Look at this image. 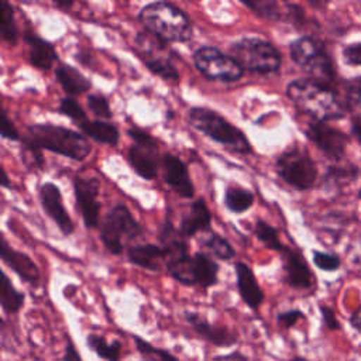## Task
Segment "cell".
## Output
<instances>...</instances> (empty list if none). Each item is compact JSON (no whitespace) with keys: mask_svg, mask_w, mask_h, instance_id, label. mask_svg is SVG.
Masks as SVG:
<instances>
[{"mask_svg":"<svg viewBox=\"0 0 361 361\" xmlns=\"http://www.w3.org/2000/svg\"><path fill=\"white\" fill-rule=\"evenodd\" d=\"M0 35L3 41L11 45H14L18 39V28L14 18V10L6 0H0Z\"/></svg>","mask_w":361,"mask_h":361,"instance_id":"f546056e","label":"cell"},{"mask_svg":"<svg viewBox=\"0 0 361 361\" xmlns=\"http://www.w3.org/2000/svg\"><path fill=\"white\" fill-rule=\"evenodd\" d=\"M0 134H1V137H3V138L11 140V141H18V140H20L18 131H17V128L14 127L13 121L8 118L7 111H6L4 109L1 110V118H0Z\"/></svg>","mask_w":361,"mask_h":361,"instance_id":"74e56055","label":"cell"},{"mask_svg":"<svg viewBox=\"0 0 361 361\" xmlns=\"http://www.w3.org/2000/svg\"><path fill=\"white\" fill-rule=\"evenodd\" d=\"M275 169L279 178L296 190L310 189L317 178L313 159L299 148H289L282 152L275 162Z\"/></svg>","mask_w":361,"mask_h":361,"instance_id":"ba28073f","label":"cell"},{"mask_svg":"<svg viewBox=\"0 0 361 361\" xmlns=\"http://www.w3.org/2000/svg\"><path fill=\"white\" fill-rule=\"evenodd\" d=\"M351 133L361 144V118H353L351 121Z\"/></svg>","mask_w":361,"mask_h":361,"instance_id":"ee69618b","label":"cell"},{"mask_svg":"<svg viewBox=\"0 0 361 361\" xmlns=\"http://www.w3.org/2000/svg\"><path fill=\"white\" fill-rule=\"evenodd\" d=\"M195 261V279L196 285L202 288H210L216 285L219 275V265L203 252L193 255Z\"/></svg>","mask_w":361,"mask_h":361,"instance_id":"484cf974","label":"cell"},{"mask_svg":"<svg viewBox=\"0 0 361 361\" xmlns=\"http://www.w3.org/2000/svg\"><path fill=\"white\" fill-rule=\"evenodd\" d=\"M289 361H309V360H306V358H303V357H293V358H290Z\"/></svg>","mask_w":361,"mask_h":361,"instance_id":"c3c4849f","label":"cell"},{"mask_svg":"<svg viewBox=\"0 0 361 361\" xmlns=\"http://www.w3.org/2000/svg\"><path fill=\"white\" fill-rule=\"evenodd\" d=\"M166 42L157 38L151 32H140L135 37V49L140 58L145 62L147 68L157 76L165 80H178L179 72L172 63L171 58L164 55L168 49Z\"/></svg>","mask_w":361,"mask_h":361,"instance_id":"30bf717a","label":"cell"},{"mask_svg":"<svg viewBox=\"0 0 361 361\" xmlns=\"http://www.w3.org/2000/svg\"><path fill=\"white\" fill-rule=\"evenodd\" d=\"M216 361H250L247 355H244L240 351H234L231 354L223 355V357H216Z\"/></svg>","mask_w":361,"mask_h":361,"instance_id":"7bdbcfd3","label":"cell"},{"mask_svg":"<svg viewBox=\"0 0 361 361\" xmlns=\"http://www.w3.org/2000/svg\"><path fill=\"white\" fill-rule=\"evenodd\" d=\"M303 317H305V314H303L300 310H298V309H290V310H286V312L279 313L278 317H276V320H278V323H279L283 329H290V327H293V326L298 323V320H300V319H303Z\"/></svg>","mask_w":361,"mask_h":361,"instance_id":"f35d334b","label":"cell"},{"mask_svg":"<svg viewBox=\"0 0 361 361\" xmlns=\"http://www.w3.org/2000/svg\"><path fill=\"white\" fill-rule=\"evenodd\" d=\"M164 179L165 182L182 197H192L195 195V186L190 180L188 166L185 162L173 154L166 152L162 158Z\"/></svg>","mask_w":361,"mask_h":361,"instance_id":"9a60e30c","label":"cell"},{"mask_svg":"<svg viewBox=\"0 0 361 361\" xmlns=\"http://www.w3.org/2000/svg\"><path fill=\"white\" fill-rule=\"evenodd\" d=\"M25 147L47 149L73 161H83L90 154V144L85 135L66 127L54 124H32L23 137Z\"/></svg>","mask_w":361,"mask_h":361,"instance_id":"7a4b0ae2","label":"cell"},{"mask_svg":"<svg viewBox=\"0 0 361 361\" xmlns=\"http://www.w3.org/2000/svg\"><path fill=\"white\" fill-rule=\"evenodd\" d=\"M255 235L257 238L269 250H275V251H282L285 248V245L281 243L278 231L275 227H272L271 224H268L267 221L258 219L255 223Z\"/></svg>","mask_w":361,"mask_h":361,"instance_id":"836d02e7","label":"cell"},{"mask_svg":"<svg viewBox=\"0 0 361 361\" xmlns=\"http://www.w3.org/2000/svg\"><path fill=\"white\" fill-rule=\"evenodd\" d=\"M25 42L28 45V59L30 62L41 69V71H48L52 68L55 61L58 59L55 48L41 37L27 32L25 34Z\"/></svg>","mask_w":361,"mask_h":361,"instance_id":"44dd1931","label":"cell"},{"mask_svg":"<svg viewBox=\"0 0 361 361\" xmlns=\"http://www.w3.org/2000/svg\"><path fill=\"white\" fill-rule=\"evenodd\" d=\"M24 293L17 290L6 272H1V283H0V305L7 314H16L24 305Z\"/></svg>","mask_w":361,"mask_h":361,"instance_id":"4316f807","label":"cell"},{"mask_svg":"<svg viewBox=\"0 0 361 361\" xmlns=\"http://www.w3.org/2000/svg\"><path fill=\"white\" fill-rule=\"evenodd\" d=\"M360 197H361V189H360Z\"/></svg>","mask_w":361,"mask_h":361,"instance_id":"681fc988","label":"cell"},{"mask_svg":"<svg viewBox=\"0 0 361 361\" xmlns=\"http://www.w3.org/2000/svg\"><path fill=\"white\" fill-rule=\"evenodd\" d=\"M86 345L104 361H121L123 358V343L120 340L109 343L104 336L89 333L86 337Z\"/></svg>","mask_w":361,"mask_h":361,"instance_id":"d4e9b609","label":"cell"},{"mask_svg":"<svg viewBox=\"0 0 361 361\" xmlns=\"http://www.w3.org/2000/svg\"><path fill=\"white\" fill-rule=\"evenodd\" d=\"M75 3L73 1H56V6L63 8V10H68L69 7H72Z\"/></svg>","mask_w":361,"mask_h":361,"instance_id":"7dc6e473","label":"cell"},{"mask_svg":"<svg viewBox=\"0 0 361 361\" xmlns=\"http://www.w3.org/2000/svg\"><path fill=\"white\" fill-rule=\"evenodd\" d=\"M100 182L94 178L78 176L73 180L76 207L82 214L86 227H97L100 220V202L97 199Z\"/></svg>","mask_w":361,"mask_h":361,"instance_id":"8fae6325","label":"cell"},{"mask_svg":"<svg viewBox=\"0 0 361 361\" xmlns=\"http://www.w3.org/2000/svg\"><path fill=\"white\" fill-rule=\"evenodd\" d=\"M343 56L351 65H361V42L347 45L343 49Z\"/></svg>","mask_w":361,"mask_h":361,"instance_id":"ab89813d","label":"cell"},{"mask_svg":"<svg viewBox=\"0 0 361 361\" xmlns=\"http://www.w3.org/2000/svg\"><path fill=\"white\" fill-rule=\"evenodd\" d=\"M202 244L207 251H210L219 259L228 261L235 255V251H234L233 245L224 237H221L217 233H210L209 235H206L202 240Z\"/></svg>","mask_w":361,"mask_h":361,"instance_id":"1f68e13d","label":"cell"},{"mask_svg":"<svg viewBox=\"0 0 361 361\" xmlns=\"http://www.w3.org/2000/svg\"><path fill=\"white\" fill-rule=\"evenodd\" d=\"M286 282L295 289H309L313 285V275L299 251L285 247L282 251Z\"/></svg>","mask_w":361,"mask_h":361,"instance_id":"e0dca14e","label":"cell"},{"mask_svg":"<svg viewBox=\"0 0 361 361\" xmlns=\"http://www.w3.org/2000/svg\"><path fill=\"white\" fill-rule=\"evenodd\" d=\"M306 137L329 158L340 159L345 152L348 138L334 127L320 121L309 123L305 128Z\"/></svg>","mask_w":361,"mask_h":361,"instance_id":"7c38bea8","label":"cell"},{"mask_svg":"<svg viewBox=\"0 0 361 361\" xmlns=\"http://www.w3.org/2000/svg\"><path fill=\"white\" fill-rule=\"evenodd\" d=\"M241 4H244L245 7L252 10L257 16L265 20L278 21V20L286 18V14H288V6H286V10H282V6L272 0H248V1H241Z\"/></svg>","mask_w":361,"mask_h":361,"instance_id":"f1b7e54d","label":"cell"},{"mask_svg":"<svg viewBox=\"0 0 361 361\" xmlns=\"http://www.w3.org/2000/svg\"><path fill=\"white\" fill-rule=\"evenodd\" d=\"M320 313H322L323 322L327 326V329H330V330H338L340 329V323H338L337 316H336V313L331 307H329L326 305H322L320 306Z\"/></svg>","mask_w":361,"mask_h":361,"instance_id":"60d3db41","label":"cell"},{"mask_svg":"<svg viewBox=\"0 0 361 361\" xmlns=\"http://www.w3.org/2000/svg\"><path fill=\"white\" fill-rule=\"evenodd\" d=\"M185 320L203 340L216 347H231L238 341V334L231 331L226 326H217L209 323L203 316L196 312H185Z\"/></svg>","mask_w":361,"mask_h":361,"instance_id":"5bb4252c","label":"cell"},{"mask_svg":"<svg viewBox=\"0 0 361 361\" xmlns=\"http://www.w3.org/2000/svg\"><path fill=\"white\" fill-rule=\"evenodd\" d=\"M39 200H41L42 209L55 221V224L58 226L61 233L66 237L71 235L75 230V226H73V221H72L69 213L66 212V209L63 206V200H62L59 188L52 182L44 183L39 188Z\"/></svg>","mask_w":361,"mask_h":361,"instance_id":"4fadbf2b","label":"cell"},{"mask_svg":"<svg viewBox=\"0 0 361 361\" xmlns=\"http://www.w3.org/2000/svg\"><path fill=\"white\" fill-rule=\"evenodd\" d=\"M235 278L237 289L243 302L252 310H257L264 302V292L257 282L252 269L244 262H235Z\"/></svg>","mask_w":361,"mask_h":361,"instance_id":"d6986e66","label":"cell"},{"mask_svg":"<svg viewBox=\"0 0 361 361\" xmlns=\"http://www.w3.org/2000/svg\"><path fill=\"white\" fill-rule=\"evenodd\" d=\"M230 52L243 69L261 75L276 72L282 63L279 51L258 37H244L234 41L230 45Z\"/></svg>","mask_w":361,"mask_h":361,"instance_id":"5b68a950","label":"cell"},{"mask_svg":"<svg viewBox=\"0 0 361 361\" xmlns=\"http://www.w3.org/2000/svg\"><path fill=\"white\" fill-rule=\"evenodd\" d=\"M193 62L196 69L207 79L219 82H235L238 80L244 69L234 61L231 55L221 52L214 47H200L193 54Z\"/></svg>","mask_w":361,"mask_h":361,"instance_id":"9c48e42d","label":"cell"},{"mask_svg":"<svg viewBox=\"0 0 361 361\" xmlns=\"http://www.w3.org/2000/svg\"><path fill=\"white\" fill-rule=\"evenodd\" d=\"M78 127L85 135L90 137L96 142L106 144L110 147H116L118 144L120 133H118V128L111 123H106L103 120L86 118L85 121L78 124Z\"/></svg>","mask_w":361,"mask_h":361,"instance_id":"cb8c5ba5","label":"cell"},{"mask_svg":"<svg viewBox=\"0 0 361 361\" xmlns=\"http://www.w3.org/2000/svg\"><path fill=\"white\" fill-rule=\"evenodd\" d=\"M286 94L296 109L314 121H330L344 116V107L337 94L326 85L314 79H296L286 87Z\"/></svg>","mask_w":361,"mask_h":361,"instance_id":"6da1fadb","label":"cell"},{"mask_svg":"<svg viewBox=\"0 0 361 361\" xmlns=\"http://www.w3.org/2000/svg\"><path fill=\"white\" fill-rule=\"evenodd\" d=\"M189 121L197 131L237 154L247 155L252 151L244 133L212 109L192 107L189 110Z\"/></svg>","mask_w":361,"mask_h":361,"instance_id":"277c9868","label":"cell"},{"mask_svg":"<svg viewBox=\"0 0 361 361\" xmlns=\"http://www.w3.org/2000/svg\"><path fill=\"white\" fill-rule=\"evenodd\" d=\"M58 110H59V113L68 116L72 121H75L76 126L87 118L83 109L80 107V104L73 97H69V96L61 99Z\"/></svg>","mask_w":361,"mask_h":361,"instance_id":"e575fe53","label":"cell"},{"mask_svg":"<svg viewBox=\"0 0 361 361\" xmlns=\"http://www.w3.org/2000/svg\"><path fill=\"white\" fill-rule=\"evenodd\" d=\"M55 76L68 96L82 94L92 87V83L86 76H83L78 69L66 63H59L56 66Z\"/></svg>","mask_w":361,"mask_h":361,"instance_id":"603a6c76","label":"cell"},{"mask_svg":"<svg viewBox=\"0 0 361 361\" xmlns=\"http://www.w3.org/2000/svg\"><path fill=\"white\" fill-rule=\"evenodd\" d=\"M141 25L165 42H185L193 35V25L183 10L172 3L154 1L138 13Z\"/></svg>","mask_w":361,"mask_h":361,"instance_id":"3957f363","label":"cell"},{"mask_svg":"<svg viewBox=\"0 0 361 361\" xmlns=\"http://www.w3.org/2000/svg\"><path fill=\"white\" fill-rule=\"evenodd\" d=\"M289 51L293 62L309 72L314 80L327 85L334 79L331 58L320 41L312 37H300L290 42Z\"/></svg>","mask_w":361,"mask_h":361,"instance_id":"52a82bcc","label":"cell"},{"mask_svg":"<svg viewBox=\"0 0 361 361\" xmlns=\"http://www.w3.org/2000/svg\"><path fill=\"white\" fill-rule=\"evenodd\" d=\"M87 107L90 109V111L99 117V118H111V109L109 104V100L99 93H92L87 96Z\"/></svg>","mask_w":361,"mask_h":361,"instance_id":"d590c367","label":"cell"},{"mask_svg":"<svg viewBox=\"0 0 361 361\" xmlns=\"http://www.w3.org/2000/svg\"><path fill=\"white\" fill-rule=\"evenodd\" d=\"M128 162L141 178L154 179L158 171V144H133L128 149Z\"/></svg>","mask_w":361,"mask_h":361,"instance_id":"ac0fdd59","label":"cell"},{"mask_svg":"<svg viewBox=\"0 0 361 361\" xmlns=\"http://www.w3.org/2000/svg\"><path fill=\"white\" fill-rule=\"evenodd\" d=\"M130 262L149 271H158L161 262H165V250L157 244H138L127 251Z\"/></svg>","mask_w":361,"mask_h":361,"instance_id":"7402d4cb","label":"cell"},{"mask_svg":"<svg viewBox=\"0 0 361 361\" xmlns=\"http://www.w3.org/2000/svg\"><path fill=\"white\" fill-rule=\"evenodd\" d=\"M0 255L4 264H7L23 281L37 286L39 282V269L35 262L24 252L14 250L1 235L0 238Z\"/></svg>","mask_w":361,"mask_h":361,"instance_id":"2e32d148","label":"cell"},{"mask_svg":"<svg viewBox=\"0 0 361 361\" xmlns=\"http://www.w3.org/2000/svg\"><path fill=\"white\" fill-rule=\"evenodd\" d=\"M144 233L142 226L134 219L124 204H116L104 216L100 228V240L111 254H121L124 241H131Z\"/></svg>","mask_w":361,"mask_h":361,"instance_id":"8992f818","label":"cell"},{"mask_svg":"<svg viewBox=\"0 0 361 361\" xmlns=\"http://www.w3.org/2000/svg\"><path fill=\"white\" fill-rule=\"evenodd\" d=\"M1 186H3V188H8V186H10L8 176H7V172H6L4 169L1 171Z\"/></svg>","mask_w":361,"mask_h":361,"instance_id":"bcb514c9","label":"cell"},{"mask_svg":"<svg viewBox=\"0 0 361 361\" xmlns=\"http://www.w3.org/2000/svg\"><path fill=\"white\" fill-rule=\"evenodd\" d=\"M210 223H212V213L206 202L203 199H197L190 204L189 212L182 217L180 226L178 230L182 234V237L189 238L202 230H207Z\"/></svg>","mask_w":361,"mask_h":361,"instance_id":"ffe728a7","label":"cell"},{"mask_svg":"<svg viewBox=\"0 0 361 361\" xmlns=\"http://www.w3.org/2000/svg\"><path fill=\"white\" fill-rule=\"evenodd\" d=\"M350 323H351V326H353L354 329H357V330L361 333V307L357 309V310L351 314Z\"/></svg>","mask_w":361,"mask_h":361,"instance_id":"f6af8a7d","label":"cell"},{"mask_svg":"<svg viewBox=\"0 0 361 361\" xmlns=\"http://www.w3.org/2000/svg\"><path fill=\"white\" fill-rule=\"evenodd\" d=\"M133 340L142 361H180L171 351L155 347L154 344H151L149 341L144 340L140 336H133Z\"/></svg>","mask_w":361,"mask_h":361,"instance_id":"4dcf8cb0","label":"cell"},{"mask_svg":"<svg viewBox=\"0 0 361 361\" xmlns=\"http://www.w3.org/2000/svg\"><path fill=\"white\" fill-rule=\"evenodd\" d=\"M63 361H83L80 354L78 353L75 344L72 343V340L68 338L66 344H65V350H63V357H62Z\"/></svg>","mask_w":361,"mask_h":361,"instance_id":"b9f144b4","label":"cell"},{"mask_svg":"<svg viewBox=\"0 0 361 361\" xmlns=\"http://www.w3.org/2000/svg\"><path fill=\"white\" fill-rule=\"evenodd\" d=\"M254 203V195L251 190L241 186H228L224 193V206L235 214L247 212Z\"/></svg>","mask_w":361,"mask_h":361,"instance_id":"83f0119b","label":"cell"},{"mask_svg":"<svg viewBox=\"0 0 361 361\" xmlns=\"http://www.w3.org/2000/svg\"><path fill=\"white\" fill-rule=\"evenodd\" d=\"M313 262L317 268L323 271H336L340 267V258L336 254H329L323 251H313Z\"/></svg>","mask_w":361,"mask_h":361,"instance_id":"8d00e7d4","label":"cell"},{"mask_svg":"<svg viewBox=\"0 0 361 361\" xmlns=\"http://www.w3.org/2000/svg\"><path fill=\"white\" fill-rule=\"evenodd\" d=\"M344 103L355 118H361V76L344 82Z\"/></svg>","mask_w":361,"mask_h":361,"instance_id":"d6a6232c","label":"cell"}]
</instances>
